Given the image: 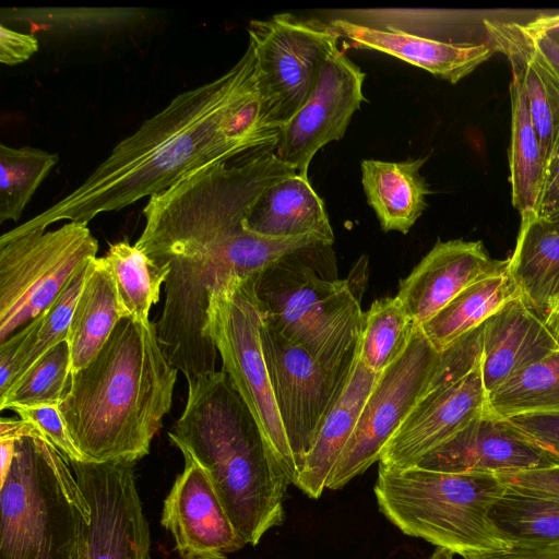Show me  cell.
I'll return each mask as SVG.
<instances>
[{"label":"cell","instance_id":"obj_1","mask_svg":"<svg viewBox=\"0 0 559 559\" xmlns=\"http://www.w3.org/2000/svg\"><path fill=\"white\" fill-rule=\"evenodd\" d=\"M278 135L269 120L249 43L227 72L177 95L117 143L76 189L1 238L46 230L63 219L87 224L102 213L159 193L204 166L247 152L275 151Z\"/></svg>","mask_w":559,"mask_h":559},{"label":"cell","instance_id":"obj_41","mask_svg":"<svg viewBox=\"0 0 559 559\" xmlns=\"http://www.w3.org/2000/svg\"><path fill=\"white\" fill-rule=\"evenodd\" d=\"M29 330L31 325L27 323L0 344V394L4 393L9 385L13 361L27 337Z\"/></svg>","mask_w":559,"mask_h":559},{"label":"cell","instance_id":"obj_2","mask_svg":"<svg viewBox=\"0 0 559 559\" xmlns=\"http://www.w3.org/2000/svg\"><path fill=\"white\" fill-rule=\"evenodd\" d=\"M177 374L154 322L122 319L90 364L71 372L59 404L86 461L135 463L148 454L171 407Z\"/></svg>","mask_w":559,"mask_h":559},{"label":"cell","instance_id":"obj_9","mask_svg":"<svg viewBox=\"0 0 559 559\" xmlns=\"http://www.w3.org/2000/svg\"><path fill=\"white\" fill-rule=\"evenodd\" d=\"M97 250L87 224L78 222L0 238V344L47 310Z\"/></svg>","mask_w":559,"mask_h":559},{"label":"cell","instance_id":"obj_22","mask_svg":"<svg viewBox=\"0 0 559 559\" xmlns=\"http://www.w3.org/2000/svg\"><path fill=\"white\" fill-rule=\"evenodd\" d=\"M243 227L269 238L316 236L334 241L322 199L309 178L298 173L264 188L248 210Z\"/></svg>","mask_w":559,"mask_h":559},{"label":"cell","instance_id":"obj_38","mask_svg":"<svg viewBox=\"0 0 559 559\" xmlns=\"http://www.w3.org/2000/svg\"><path fill=\"white\" fill-rule=\"evenodd\" d=\"M500 477L508 485L559 498V464Z\"/></svg>","mask_w":559,"mask_h":559},{"label":"cell","instance_id":"obj_48","mask_svg":"<svg viewBox=\"0 0 559 559\" xmlns=\"http://www.w3.org/2000/svg\"><path fill=\"white\" fill-rule=\"evenodd\" d=\"M552 449L556 450L559 453V447L552 448Z\"/></svg>","mask_w":559,"mask_h":559},{"label":"cell","instance_id":"obj_26","mask_svg":"<svg viewBox=\"0 0 559 559\" xmlns=\"http://www.w3.org/2000/svg\"><path fill=\"white\" fill-rule=\"evenodd\" d=\"M124 318L128 314L108 266L103 257L94 258L88 263L67 337L71 372L90 364Z\"/></svg>","mask_w":559,"mask_h":559},{"label":"cell","instance_id":"obj_10","mask_svg":"<svg viewBox=\"0 0 559 559\" xmlns=\"http://www.w3.org/2000/svg\"><path fill=\"white\" fill-rule=\"evenodd\" d=\"M487 409L480 326L441 353L425 393L384 447L380 463L414 466Z\"/></svg>","mask_w":559,"mask_h":559},{"label":"cell","instance_id":"obj_20","mask_svg":"<svg viewBox=\"0 0 559 559\" xmlns=\"http://www.w3.org/2000/svg\"><path fill=\"white\" fill-rule=\"evenodd\" d=\"M480 345L487 397L511 378L559 350L545 320L521 295L480 325Z\"/></svg>","mask_w":559,"mask_h":559},{"label":"cell","instance_id":"obj_49","mask_svg":"<svg viewBox=\"0 0 559 559\" xmlns=\"http://www.w3.org/2000/svg\"><path fill=\"white\" fill-rule=\"evenodd\" d=\"M558 308H559V302H558V305L555 307V309H554V310H556V309H558ZM554 310H552V311H554ZM552 311H551V312H552Z\"/></svg>","mask_w":559,"mask_h":559},{"label":"cell","instance_id":"obj_16","mask_svg":"<svg viewBox=\"0 0 559 559\" xmlns=\"http://www.w3.org/2000/svg\"><path fill=\"white\" fill-rule=\"evenodd\" d=\"M365 78L345 51H333L324 61L307 102L280 129L276 156L309 178L314 154L325 144L343 138L353 115L365 100Z\"/></svg>","mask_w":559,"mask_h":559},{"label":"cell","instance_id":"obj_33","mask_svg":"<svg viewBox=\"0 0 559 559\" xmlns=\"http://www.w3.org/2000/svg\"><path fill=\"white\" fill-rule=\"evenodd\" d=\"M59 162L56 153L0 145V223L20 219L37 188Z\"/></svg>","mask_w":559,"mask_h":559},{"label":"cell","instance_id":"obj_46","mask_svg":"<svg viewBox=\"0 0 559 559\" xmlns=\"http://www.w3.org/2000/svg\"><path fill=\"white\" fill-rule=\"evenodd\" d=\"M545 322L559 343V308L550 312Z\"/></svg>","mask_w":559,"mask_h":559},{"label":"cell","instance_id":"obj_36","mask_svg":"<svg viewBox=\"0 0 559 559\" xmlns=\"http://www.w3.org/2000/svg\"><path fill=\"white\" fill-rule=\"evenodd\" d=\"M13 412L21 419L34 425L69 462H87L75 447L59 411V405L16 407Z\"/></svg>","mask_w":559,"mask_h":559},{"label":"cell","instance_id":"obj_34","mask_svg":"<svg viewBox=\"0 0 559 559\" xmlns=\"http://www.w3.org/2000/svg\"><path fill=\"white\" fill-rule=\"evenodd\" d=\"M88 263L74 273L48 309L29 322V333L13 361L12 376L4 393L48 350L67 341Z\"/></svg>","mask_w":559,"mask_h":559},{"label":"cell","instance_id":"obj_23","mask_svg":"<svg viewBox=\"0 0 559 559\" xmlns=\"http://www.w3.org/2000/svg\"><path fill=\"white\" fill-rule=\"evenodd\" d=\"M381 373L367 368L358 357L350 377L305 456L295 486L312 499L326 489L328 479L348 442Z\"/></svg>","mask_w":559,"mask_h":559},{"label":"cell","instance_id":"obj_40","mask_svg":"<svg viewBox=\"0 0 559 559\" xmlns=\"http://www.w3.org/2000/svg\"><path fill=\"white\" fill-rule=\"evenodd\" d=\"M510 420L540 442L559 447V413L520 415Z\"/></svg>","mask_w":559,"mask_h":559},{"label":"cell","instance_id":"obj_25","mask_svg":"<svg viewBox=\"0 0 559 559\" xmlns=\"http://www.w3.org/2000/svg\"><path fill=\"white\" fill-rule=\"evenodd\" d=\"M425 158L403 162L364 159L361 183L383 231L407 234L427 207L428 183L420 174Z\"/></svg>","mask_w":559,"mask_h":559},{"label":"cell","instance_id":"obj_13","mask_svg":"<svg viewBox=\"0 0 559 559\" xmlns=\"http://www.w3.org/2000/svg\"><path fill=\"white\" fill-rule=\"evenodd\" d=\"M261 341L276 406L299 473L347 384L359 350L341 362L323 364L280 334L263 313Z\"/></svg>","mask_w":559,"mask_h":559},{"label":"cell","instance_id":"obj_39","mask_svg":"<svg viewBox=\"0 0 559 559\" xmlns=\"http://www.w3.org/2000/svg\"><path fill=\"white\" fill-rule=\"evenodd\" d=\"M38 50V40L28 34L0 25V62L15 66L28 60Z\"/></svg>","mask_w":559,"mask_h":559},{"label":"cell","instance_id":"obj_45","mask_svg":"<svg viewBox=\"0 0 559 559\" xmlns=\"http://www.w3.org/2000/svg\"><path fill=\"white\" fill-rule=\"evenodd\" d=\"M15 442L16 441L10 439H0V484L4 481L11 466Z\"/></svg>","mask_w":559,"mask_h":559},{"label":"cell","instance_id":"obj_18","mask_svg":"<svg viewBox=\"0 0 559 559\" xmlns=\"http://www.w3.org/2000/svg\"><path fill=\"white\" fill-rule=\"evenodd\" d=\"M185 468L164 500L160 523L181 559H227L246 543L223 508L203 467L182 452Z\"/></svg>","mask_w":559,"mask_h":559},{"label":"cell","instance_id":"obj_30","mask_svg":"<svg viewBox=\"0 0 559 559\" xmlns=\"http://www.w3.org/2000/svg\"><path fill=\"white\" fill-rule=\"evenodd\" d=\"M103 259L115 280L128 318L150 323L151 307L159 301L160 287L170 271L169 265L154 262L128 241L110 245Z\"/></svg>","mask_w":559,"mask_h":559},{"label":"cell","instance_id":"obj_8","mask_svg":"<svg viewBox=\"0 0 559 559\" xmlns=\"http://www.w3.org/2000/svg\"><path fill=\"white\" fill-rule=\"evenodd\" d=\"M258 276L231 280L212 295L204 335L214 343L222 359V371L295 485L298 468L276 406L262 348V310L255 294Z\"/></svg>","mask_w":559,"mask_h":559},{"label":"cell","instance_id":"obj_32","mask_svg":"<svg viewBox=\"0 0 559 559\" xmlns=\"http://www.w3.org/2000/svg\"><path fill=\"white\" fill-rule=\"evenodd\" d=\"M415 322L396 297L376 299L362 314L359 358L377 373H382L405 352Z\"/></svg>","mask_w":559,"mask_h":559},{"label":"cell","instance_id":"obj_3","mask_svg":"<svg viewBox=\"0 0 559 559\" xmlns=\"http://www.w3.org/2000/svg\"><path fill=\"white\" fill-rule=\"evenodd\" d=\"M168 437L203 467L246 545L282 524L290 478L222 370L188 382L185 409Z\"/></svg>","mask_w":559,"mask_h":559},{"label":"cell","instance_id":"obj_31","mask_svg":"<svg viewBox=\"0 0 559 559\" xmlns=\"http://www.w3.org/2000/svg\"><path fill=\"white\" fill-rule=\"evenodd\" d=\"M486 412L504 419L527 414L559 413V350L490 393Z\"/></svg>","mask_w":559,"mask_h":559},{"label":"cell","instance_id":"obj_11","mask_svg":"<svg viewBox=\"0 0 559 559\" xmlns=\"http://www.w3.org/2000/svg\"><path fill=\"white\" fill-rule=\"evenodd\" d=\"M442 11L419 9H362L330 20L348 48L370 49L393 56L452 84L488 60L490 43H457L438 27Z\"/></svg>","mask_w":559,"mask_h":559},{"label":"cell","instance_id":"obj_6","mask_svg":"<svg viewBox=\"0 0 559 559\" xmlns=\"http://www.w3.org/2000/svg\"><path fill=\"white\" fill-rule=\"evenodd\" d=\"M273 258L269 239L243 229L216 243L156 262L170 269L164 283L162 314L154 322L157 338L187 382L216 371L218 353L204 335L212 295L231 280L261 274Z\"/></svg>","mask_w":559,"mask_h":559},{"label":"cell","instance_id":"obj_24","mask_svg":"<svg viewBox=\"0 0 559 559\" xmlns=\"http://www.w3.org/2000/svg\"><path fill=\"white\" fill-rule=\"evenodd\" d=\"M508 270L526 304L546 320L559 302V222L522 215Z\"/></svg>","mask_w":559,"mask_h":559},{"label":"cell","instance_id":"obj_47","mask_svg":"<svg viewBox=\"0 0 559 559\" xmlns=\"http://www.w3.org/2000/svg\"><path fill=\"white\" fill-rule=\"evenodd\" d=\"M453 555L450 550L437 547L429 559H453Z\"/></svg>","mask_w":559,"mask_h":559},{"label":"cell","instance_id":"obj_14","mask_svg":"<svg viewBox=\"0 0 559 559\" xmlns=\"http://www.w3.org/2000/svg\"><path fill=\"white\" fill-rule=\"evenodd\" d=\"M440 360L441 353L416 325L403 355L380 374L326 489L342 488L380 461L384 447L425 393Z\"/></svg>","mask_w":559,"mask_h":559},{"label":"cell","instance_id":"obj_12","mask_svg":"<svg viewBox=\"0 0 559 559\" xmlns=\"http://www.w3.org/2000/svg\"><path fill=\"white\" fill-rule=\"evenodd\" d=\"M248 33L269 119L280 130L309 98L341 37L330 21L292 13L253 20Z\"/></svg>","mask_w":559,"mask_h":559},{"label":"cell","instance_id":"obj_19","mask_svg":"<svg viewBox=\"0 0 559 559\" xmlns=\"http://www.w3.org/2000/svg\"><path fill=\"white\" fill-rule=\"evenodd\" d=\"M481 241H437L432 249L400 281L395 296L420 326L471 284L496 270Z\"/></svg>","mask_w":559,"mask_h":559},{"label":"cell","instance_id":"obj_27","mask_svg":"<svg viewBox=\"0 0 559 559\" xmlns=\"http://www.w3.org/2000/svg\"><path fill=\"white\" fill-rule=\"evenodd\" d=\"M520 295L509 273L508 259L502 260L496 270L463 289L420 329L433 348L442 353Z\"/></svg>","mask_w":559,"mask_h":559},{"label":"cell","instance_id":"obj_15","mask_svg":"<svg viewBox=\"0 0 559 559\" xmlns=\"http://www.w3.org/2000/svg\"><path fill=\"white\" fill-rule=\"evenodd\" d=\"M69 463L91 508L75 559H147L150 532L134 463Z\"/></svg>","mask_w":559,"mask_h":559},{"label":"cell","instance_id":"obj_43","mask_svg":"<svg viewBox=\"0 0 559 559\" xmlns=\"http://www.w3.org/2000/svg\"><path fill=\"white\" fill-rule=\"evenodd\" d=\"M525 26V25H524ZM528 32V31H527ZM530 33V32H528ZM542 53L559 73V41L548 33H530Z\"/></svg>","mask_w":559,"mask_h":559},{"label":"cell","instance_id":"obj_37","mask_svg":"<svg viewBox=\"0 0 559 559\" xmlns=\"http://www.w3.org/2000/svg\"><path fill=\"white\" fill-rule=\"evenodd\" d=\"M535 214L548 222H559V134L545 166L542 192Z\"/></svg>","mask_w":559,"mask_h":559},{"label":"cell","instance_id":"obj_44","mask_svg":"<svg viewBox=\"0 0 559 559\" xmlns=\"http://www.w3.org/2000/svg\"><path fill=\"white\" fill-rule=\"evenodd\" d=\"M525 28L532 33H549L559 29V13L543 15L525 24Z\"/></svg>","mask_w":559,"mask_h":559},{"label":"cell","instance_id":"obj_29","mask_svg":"<svg viewBox=\"0 0 559 559\" xmlns=\"http://www.w3.org/2000/svg\"><path fill=\"white\" fill-rule=\"evenodd\" d=\"M511 139L509 167L512 205L520 216L535 213L544 181L545 160L524 92L519 81L510 82Z\"/></svg>","mask_w":559,"mask_h":559},{"label":"cell","instance_id":"obj_42","mask_svg":"<svg viewBox=\"0 0 559 559\" xmlns=\"http://www.w3.org/2000/svg\"><path fill=\"white\" fill-rule=\"evenodd\" d=\"M464 559H559V548H520L487 552Z\"/></svg>","mask_w":559,"mask_h":559},{"label":"cell","instance_id":"obj_35","mask_svg":"<svg viewBox=\"0 0 559 559\" xmlns=\"http://www.w3.org/2000/svg\"><path fill=\"white\" fill-rule=\"evenodd\" d=\"M71 357L67 341L48 350L4 394L0 409L59 405L69 388Z\"/></svg>","mask_w":559,"mask_h":559},{"label":"cell","instance_id":"obj_17","mask_svg":"<svg viewBox=\"0 0 559 559\" xmlns=\"http://www.w3.org/2000/svg\"><path fill=\"white\" fill-rule=\"evenodd\" d=\"M559 464V453L510 419L485 412L425 454L414 466L498 476Z\"/></svg>","mask_w":559,"mask_h":559},{"label":"cell","instance_id":"obj_28","mask_svg":"<svg viewBox=\"0 0 559 559\" xmlns=\"http://www.w3.org/2000/svg\"><path fill=\"white\" fill-rule=\"evenodd\" d=\"M490 519L512 547L559 548L557 497L508 485L491 507Z\"/></svg>","mask_w":559,"mask_h":559},{"label":"cell","instance_id":"obj_4","mask_svg":"<svg viewBox=\"0 0 559 559\" xmlns=\"http://www.w3.org/2000/svg\"><path fill=\"white\" fill-rule=\"evenodd\" d=\"M508 485L498 475L447 473L379 462V510L404 534L463 558L500 551L511 544L490 519Z\"/></svg>","mask_w":559,"mask_h":559},{"label":"cell","instance_id":"obj_7","mask_svg":"<svg viewBox=\"0 0 559 559\" xmlns=\"http://www.w3.org/2000/svg\"><path fill=\"white\" fill-rule=\"evenodd\" d=\"M330 245L318 242L286 255L255 283L264 320L323 364L341 362L359 350L364 314L347 281L316 272L312 261Z\"/></svg>","mask_w":559,"mask_h":559},{"label":"cell","instance_id":"obj_5","mask_svg":"<svg viewBox=\"0 0 559 559\" xmlns=\"http://www.w3.org/2000/svg\"><path fill=\"white\" fill-rule=\"evenodd\" d=\"M0 507V559L76 558L91 508L69 461L46 438L15 442Z\"/></svg>","mask_w":559,"mask_h":559},{"label":"cell","instance_id":"obj_21","mask_svg":"<svg viewBox=\"0 0 559 559\" xmlns=\"http://www.w3.org/2000/svg\"><path fill=\"white\" fill-rule=\"evenodd\" d=\"M484 27L524 92L546 166L559 134V73L523 24L484 20Z\"/></svg>","mask_w":559,"mask_h":559}]
</instances>
